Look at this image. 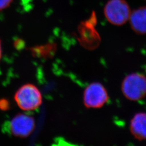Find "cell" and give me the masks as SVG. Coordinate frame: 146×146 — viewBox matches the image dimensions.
I'll return each instance as SVG.
<instances>
[{
  "mask_svg": "<svg viewBox=\"0 0 146 146\" xmlns=\"http://www.w3.org/2000/svg\"><path fill=\"white\" fill-rule=\"evenodd\" d=\"M130 7L125 0H109L104 8V14L107 21L113 25L121 26L129 20Z\"/></svg>",
  "mask_w": 146,
  "mask_h": 146,
  "instance_id": "cell-3",
  "label": "cell"
},
{
  "mask_svg": "<svg viewBox=\"0 0 146 146\" xmlns=\"http://www.w3.org/2000/svg\"><path fill=\"white\" fill-rule=\"evenodd\" d=\"M14 100L19 107L24 111H31L38 109L42 103V96L36 86L27 84L16 91Z\"/></svg>",
  "mask_w": 146,
  "mask_h": 146,
  "instance_id": "cell-1",
  "label": "cell"
},
{
  "mask_svg": "<svg viewBox=\"0 0 146 146\" xmlns=\"http://www.w3.org/2000/svg\"><path fill=\"white\" fill-rule=\"evenodd\" d=\"M121 91L127 99L137 101L146 96V77L140 73H131L121 84Z\"/></svg>",
  "mask_w": 146,
  "mask_h": 146,
  "instance_id": "cell-2",
  "label": "cell"
},
{
  "mask_svg": "<svg viewBox=\"0 0 146 146\" xmlns=\"http://www.w3.org/2000/svg\"><path fill=\"white\" fill-rule=\"evenodd\" d=\"M9 103L7 100H0V110L5 111L9 110Z\"/></svg>",
  "mask_w": 146,
  "mask_h": 146,
  "instance_id": "cell-9",
  "label": "cell"
},
{
  "mask_svg": "<svg viewBox=\"0 0 146 146\" xmlns=\"http://www.w3.org/2000/svg\"><path fill=\"white\" fill-rule=\"evenodd\" d=\"M35 128V121L33 117L20 113L15 115L9 123L11 134L16 137L26 138Z\"/></svg>",
  "mask_w": 146,
  "mask_h": 146,
  "instance_id": "cell-5",
  "label": "cell"
},
{
  "mask_svg": "<svg viewBox=\"0 0 146 146\" xmlns=\"http://www.w3.org/2000/svg\"><path fill=\"white\" fill-rule=\"evenodd\" d=\"M129 129L136 139L140 141L146 140V113H136L131 119Z\"/></svg>",
  "mask_w": 146,
  "mask_h": 146,
  "instance_id": "cell-6",
  "label": "cell"
},
{
  "mask_svg": "<svg viewBox=\"0 0 146 146\" xmlns=\"http://www.w3.org/2000/svg\"><path fill=\"white\" fill-rule=\"evenodd\" d=\"M1 58H2V48H1V42L0 40V61H1Z\"/></svg>",
  "mask_w": 146,
  "mask_h": 146,
  "instance_id": "cell-10",
  "label": "cell"
},
{
  "mask_svg": "<svg viewBox=\"0 0 146 146\" xmlns=\"http://www.w3.org/2000/svg\"><path fill=\"white\" fill-rule=\"evenodd\" d=\"M131 28L139 35L146 34V6L141 7L131 12L129 18Z\"/></svg>",
  "mask_w": 146,
  "mask_h": 146,
  "instance_id": "cell-7",
  "label": "cell"
},
{
  "mask_svg": "<svg viewBox=\"0 0 146 146\" xmlns=\"http://www.w3.org/2000/svg\"><path fill=\"white\" fill-rule=\"evenodd\" d=\"M108 100L107 89L100 82H92L84 89L83 101L87 108H100L108 102Z\"/></svg>",
  "mask_w": 146,
  "mask_h": 146,
  "instance_id": "cell-4",
  "label": "cell"
},
{
  "mask_svg": "<svg viewBox=\"0 0 146 146\" xmlns=\"http://www.w3.org/2000/svg\"><path fill=\"white\" fill-rule=\"evenodd\" d=\"M13 0H0V11L9 7Z\"/></svg>",
  "mask_w": 146,
  "mask_h": 146,
  "instance_id": "cell-8",
  "label": "cell"
}]
</instances>
